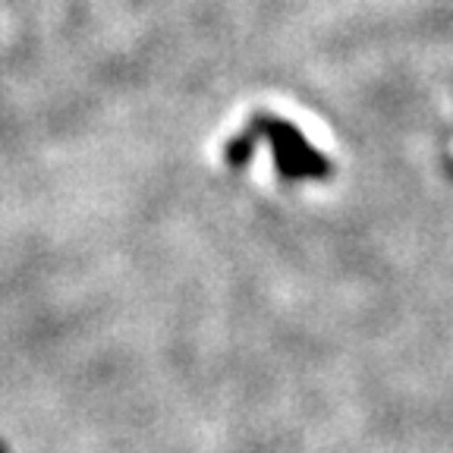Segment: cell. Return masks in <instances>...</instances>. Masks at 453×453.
Returning <instances> with one entry per match:
<instances>
[{
  "instance_id": "cell-1",
  "label": "cell",
  "mask_w": 453,
  "mask_h": 453,
  "mask_svg": "<svg viewBox=\"0 0 453 453\" xmlns=\"http://www.w3.org/2000/svg\"><path fill=\"white\" fill-rule=\"evenodd\" d=\"M287 113L293 117V123H296V129L305 135V139L315 145L319 151H331L334 149V139H331V133H327V127L319 120V117H311L309 111H293V107H287Z\"/></svg>"
}]
</instances>
